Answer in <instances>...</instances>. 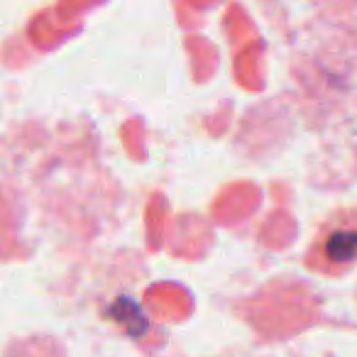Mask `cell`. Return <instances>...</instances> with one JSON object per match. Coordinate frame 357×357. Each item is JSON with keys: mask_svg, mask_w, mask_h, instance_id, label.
I'll list each match as a JSON object with an SVG mask.
<instances>
[{"mask_svg": "<svg viewBox=\"0 0 357 357\" xmlns=\"http://www.w3.org/2000/svg\"><path fill=\"white\" fill-rule=\"evenodd\" d=\"M326 255L333 262H352V259H357V230L333 233L326 245Z\"/></svg>", "mask_w": 357, "mask_h": 357, "instance_id": "obj_1", "label": "cell"}]
</instances>
